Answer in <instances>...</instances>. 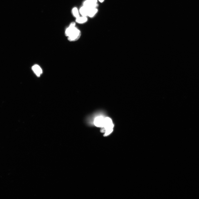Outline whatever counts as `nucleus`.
<instances>
[{
    "instance_id": "obj_4",
    "label": "nucleus",
    "mask_w": 199,
    "mask_h": 199,
    "mask_svg": "<svg viewBox=\"0 0 199 199\" xmlns=\"http://www.w3.org/2000/svg\"><path fill=\"white\" fill-rule=\"evenodd\" d=\"M105 118L103 116H98L96 118L94 121V124L96 127H103Z\"/></svg>"
},
{
    "instance_id": "obj_2",
    "label": "nucleus",
    "mask_w": 199,
    "mask_h": 199,
    "mask_svg": "<svg viewBox=\"0 0 199 199\" xmlns=\"http://www.w3.org/2000/svg\"><path fill=\"white\" fill-rule=\"evenodd\" d=\"M114 126L112 120L109 117L105 118L104 128L105 130V134L104 136L106 137L109 135L113 131Z\"/></svg>"
},
{
    "instance_id": "obj_5",
    "label": "nucleus",
    "mask_w": 199,
    "mask_h": 199,
    "mask_svg": "<svg viewBox=\"0 0 199 199\" xmlns=\"http://www.w3.org/2000/svg\"><path fill=\"white\" fill-rule=\"evenodd\" d=\"M32 69L37 77H39L42 73V70L38 65H35L32 67Z\"/></svg>"
},
{
    "instance_id": "obj_9",
    "label": "nucleus",
    "mask_w": 199,
    "mask_h": 199,
    "mask_svg": "<svg viewBox=\"0 0 199 199\" xmlns=\"http://www.w3.org/2000/svg\"><path fill=\"white\" fill-rule=\"evenodd\" d=\"M72 13L73 15L76 18L80 17L79 14L78 9L77 8H74L72 10Z\"/></svg>"
},
{
    "instance_id": "obj_1",
    "label": "nucleus",
    "mask_w": 199,
    "mask_h": 199,
    "mask_svg": "<svg viewBox=\"0 0 199 199\" xmlns=\"http://www.w3.org/2000/svg\"><path fill=\"white\" fill-rule=\"evenodd\" d=\"M75 26L74 22H72L65 31V35L68 37V39L70 41L78 40L81 36V31L75 27Z\"/></svg>"
},
{
    "instance_id": "obj_3",
    "label": "nucleus",
    "mask_w": 199,
    "mask_h": 199,
    "mask_svg": "<svg viewBox=\"0 0 199 199\" xmlns=\"http://www.w3.org/2000/svg\"><path fill=\"white\" fill-rule=\"evenodd\" d=\"M97 0H86L84 2L83 6L89 9L97 7Z\"/></svg>"
},
{
    "instance_id": "obj_10",
    "label": "nucleus",
    "mask_w": 199,
    "mask_h": 199,
    "mask_svg": "<svg viewBox=\"0 0 199 199\" xmlns=\"http://www.w3.org/2000/svg\"><path fill=\"white\" fill-rule=\"evenodd\" d=\"M101 3H102L105 0H98Z\"/></svg>"
},
{
    "instance_id": "obj_6",
    "label": "nucleus",
    "mask_w": 199,
    "mask_h": 199,
    "mask_svg": "<svg viewBox=\"0 0 199 199\" xmlns=\"http://www.w3.org/2000/svg\"><path fill=\"white\" fill-rule=\"evenodd\" d=\"M89 10V8L83 6L80 8V12L82 16L86 17L88 16Z\"/></svg>"
},
{
    "instance_id": "obj_8",
    "label": "nucleus",
    "mask_w": 199,
    "mask_h": 199,
    "mask_svg": "<svg viewBox=\"0 0 199 199\" xmlns=\"http://www.w3.org/2000/svg\"><path fill=\"white\" fill-rule=\"evenodd\" d=\"M88 20L86 17L83 16L79 17L76 19V21L79 24H83L86 22Z\"/></svg>"
},
{
    "instance_id": "obj_7",
    "label": "nucleus",
    "mask_w": 199,
    "mask_h": 199,
    "mask_svg": "<svg viewBox=\"0 0 199 199\" xmlns=\"http://www.w3.org/2000/svg\"><path fill=\"white\" fill-rule=\"evenodd\" d=\"M98 10L96 8L89 9L88 16L90 17L94 16L97 13Z\"/></svg>"
}]
</instances>
